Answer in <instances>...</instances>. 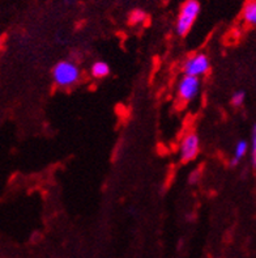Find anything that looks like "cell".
<instances>
[{
    "instance_id": "obj_1",
    "label": "cell",
    "mask_w": 256,
    "mask_h": 258,
    "mask_svg": "<svg viewBox=\"0 0 256 258\" xmlns=\"http://www.w3.org/2000/svg\"><path fill=\"white\" fill-rule=\"evenodd\" d=\"M81 72L76 63L71 60H62L56 63L52 69V79L58 87L60 88H69L73 87L80 80Z\"/></svg>"
},
{
    "instance_id": "obj_2",
    "label": "cell",
    "mask_w": 256,
    "mask_h": 258,
    "mask_svg": "<svg viewBox=\"0 0 256 258\" xmlns=\"http://www.w3.org/2000/svg\"><path fill=\"white\" fill-rule=\"evenodd\" d=\"M199 13H200V3L198 0H187L183 3L179 11L177 24H175V30L178 36H187L194 25L195 20L198 19Z\"/></svg>"
},
{
    "instance_id": "obj_3",
    "label": "cell",
    "mask_w": 256,
    "mask_h": 258,
    "mask_svg": "<svg viewBox=\"0 0 256 258\" xmlns=\"http://www.w3.org/2000/svg\"><path fill=\"white\" fill-rule=\"evenodd\" d=\"M201 89L200 78L183 75L177 87V95L183 102H190L198 97Z\"/></svg>"
},
{
    "instance_id": "obj_4",
    "label": "cell",
    "mask_w": 256,
    "mask_h": 258,
    "mask_svg": "<svg viewBox=\"0 0 256 258\" xmlns=\"http://www.w3.org/2000/svg\"><path fill=\"white\" fill-rule=\"evenodd\" d=\"M211 70V62L205 54H195V55L187 58L183 63V74L187 76H194V78H200L205 75Z\"/></svg>"
},
{
    "instance_id": "obj_5",
    "label": "cell",
    "mask_w": 256,
    "mask_h": 258,
    "mask_svg": "<svg viewBox=\"0 0 256 258\" xmlns=\"http://www.w3.org/2000/svg\"><path fill=\"white\" fill-rule=\"evenodd\" d=\"M200 151V139L199 135L195 133H188L183 137L181 142V150H179V159L183 163L194 160L198 156Z\"/></svg>"
},
{
    "instance_id": "obj_6",
    "label": "cell",
    "mask_w": 256,
    "mask_h": 258,
    "mask_svg": "<svg viewBox=\"0 0 256 258\" xmlns=\"http://www.w3.org/2000/svg\"><path fill=\"white\" fill-rule=\"evenodd\" d=\"M247 152H248V142L244 141V139H240V141L235 144V147H234L231 164H233V165H237V164L246 156Z\"/></svg>"
},
{
    "instance_id": "obj_7",
    "label": "cell",
    "mask_w": 256,
    "mask_h": 258,
    "mask_svg": "<svg viewBox=\"0 0 256 258\" xmlns=\"http://www.w3.org/2000/svg\"><path fill=\"white\" fill-rule=\"evenodd\" d=\"M243 20L248 25L256 24V2L248 0L243 7Z\"/></svg>"
},
{
    "instance_id": "obj_8",
    "label": "cell",
    "mask_w": 256,
    "mask_h": 258,
    "mask_svg": "<svg viewBox=\"0 0 256 258\" xmlns=\"http://www.w3.org/2000/svg\"><path fill=\"white\" fill-rule=\"evenodd\" d=\"M110 74V66L107 64L106 62L98 60L94 62L92 66V75L96 79H104Z\"/></svg>"
},
{
    "instance_id": "obj_9",
    "label": "cell",
    "mask_w": 256,
    "mask_h": 258,
    "mask_svg": "<svg viewBox=\"0 0 256 258\" xmlns=\"http://www.w3.org/2000/svg\"><path fill=\"white\" fill-rule=\"evenodd\" d=\"M248 151L251 152V163L252 167H256V126L253 124L251 131V144H248Z\"/></svg>"
},
{
    "instance_id": "obj_10",
    "label": "cell",
    "mask_w": 256,
    "mask_h": 258,
    "mask_svg": "<svg viewBox=\"0 0 256 258\" xmlns=\"http://www.w3.org/2000/svg\"><path fill=\"white\" fill-rule=\"evenodd\" d=\"M246 101V92L244 91H237L234 92L231 96V105L235 108H240L242 105Z\"/></svg>"
},
{
    "instance_id": "obj_11",
    "label": "cell",
    "mask_w": 256,
    "mask_h": 258,
    "mask_svg": "<svg viewBox=\"0 0 256 258\" xmlns=\"http://www.w3.org/2000/svg\"><path fill=\"white\" fill-rule=\"evenodd\" d=\"M200 180H201V170L200 169H196V170H194V172H191V174H190V177H188V181H190V183H192V185L198 183Z\"/></svg>"
},
{
    "instance_id": "obj_12",
    "label": "cell",
    "mask_w": 256,
    "mask_h": 258,
    "mask_svg": "<svg viewBox=\"0 0 256 258\" xmlns=\"http://www.w3.org/2000/svg\"><path fill=\"white\" fill-rule=\"evenodd\" d=\"M145 19V13L143 11H135V12L131 15V21L132 23H140V21H143Z\"/></svg>"
},
{
    "instance_id": "obj_13",
    "label": "cell",
    "mask_w": 256,
    "mask_h": 258,
    "mask_svg": "<svg viewBox=\"0 0 256 258\" xmlns=\"http://www.w3.org/2000/svg\"><path fill=\"white\" fill-rule=\"evenodd\" d=\"M0 45H2V36H0Z\"/></svg>"
}]
</instances>
